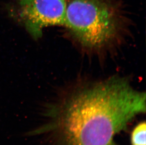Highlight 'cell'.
I'll return each instance as SVG.
<instances>
[{"mask_svg":"<svg viewBox=\"0 0 146 145\" xmlns=\"http://www.w3.org/2000/svg\"><path fill=\"white\" fill-rule=\"evenodd\" d=\"M146 93L113 76L65 92L46 110L38 133L52 145H118L115 137L146 112Z\"/></svg>","mask_w":146,"mask_h":145,"instance_id":"1","label":"cell"},{"mask_svg":"<svg viewBox=\"0 0 146 145\" xmlns=\"http://www.w3.org/2000/svg\"><path fill=\"white\" fill-rule=\"evenodd\" d=\"M112 6L102 0H70L64 26L82 49L100 55L120 46L128 23Z\"/></svg>","mask_w":146,"mask_h":145,"instance_id":"2","label":"cell"},{"mask_svg":"<svg viewBox=\"0 0 146 145\" xmlns=\"http://www.w3.org/2000/svg\"><path fill=\"white\" fill-rule=\"evenodd\" d=\"M19 16L34 38H40L44 29L64 26L67 0H19Z\"/></svg>","mask_w":146,"mask_h":145,"instance_id":"3","label":"cell"},{"mask_svg":"<svg viewBox=\"0 0 146 145\" xmlns=\"http://www.w3.org/2000/svg\"><path fill=\"white\" fill-rule=\"evenodd\" d=\"M146 130L145 121L136 125L131 133V145H146Z\"/></svg>","mask_w":146,"mask_h":145,"instance_id":"4","label":"cell"}]
</instances>
